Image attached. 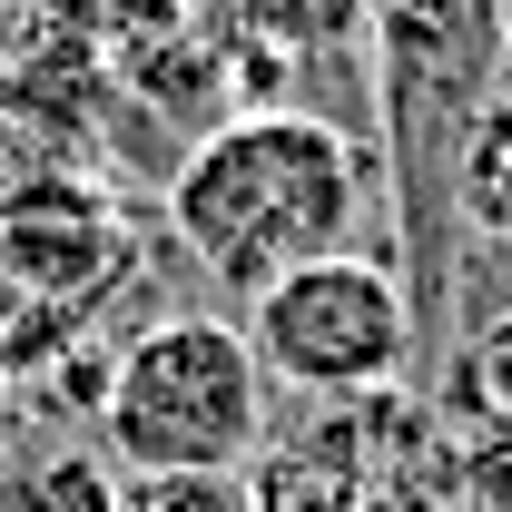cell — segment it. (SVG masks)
I'll use <instances>...</instances> for the list:
<instances>
[{
    "mask_svg": "<svg viewBox=\"0 0 512 512\" xmlns=\"http://www.w3.org/2000/svg\"><path fill=\"white\" fill-rule=\"evenodd\" d=\"M375 30V109L394 138V197H404V286L414 316H453V158L503 89V0H365Z\"/></svg>",
    "mask_w": 512,
    "mask_h": 512,
    "instance_id": "7a4b0ae2",
    "label": "cell"
},
{
    "mask_svg": "<svg viewBox=\"0 0 512 512\" xmlns=\"http://www.w3.org/2000/svg\"><path fill=\"white\" fill-rule=\"evenodd\" d=\"M375 188H384V168L345 119H325V109H247V119H217L178 158L168 227L217 286L266 296L306 256L345 247Z\"/></svg>",
    "mask_w": 512,
    "mask_h": 512,
    "instance_id": "6da1fadb",
    "label": "cell"
},
{
    "mask_svg": "<svg viewBox=\"0 0 512 512\" xmlns=\"http://www.w3.org/2000/svg\"><path fill=\"white\" fill-rule=\"evenodd\" d=\"M414 286L384 256H306L296 276H276L266 296H247V345L266 384L306 394V404H355V394H394L414 365Z\"/></svg>",
    "mask_w": 512,
    "mask_h": 512,
    "instance_id": "277c9868",
    "label": "cell"
},
{
    "mask_svg": "<svg viewBox=\"0 0 512 512\" xmlns=\"http://www.w3.org/2000/svg\"><path fill=\"white\" fill-rule=\"evenodd\" d=\"M463 503L473 512H512V434H483L463 453Z\"/></svg>",
    "mask_w": 512,
    "mask_h": 512,
    "instance_id": "4fadbf2b",
    "label": "cell"
},
{
    "mask_svg": "<svg viewBox=\"0 0 512 512\" xmlns=\"http://www.w3.org/2000/svg\"><path fill=\"white\" fill-rule=\"evenodd\" d=\"M10 414H20V404H10V375H0V444H10Z\"/></svg>",
    "mask_w": 512,
    "mask_h": 512,
    "instance_id": "5bb4252c",
    "label": "cell"
},
{
    "mask_svg": "<svg viewBox=\"0 0 512 512\" xmlns=\"http://www.w3.org/2000/svg\"><path fill=\"white\" fill-rule=\"evenodd\" d=\"M463 404L493 434H512V306H493V316L463 335Z\"/></svg>",
    "mask_w": 512,
    "mask_h": 512,
    "instance_id": "7c38bea8",
    "label": "cell"
},
{
    "mask_svg": "<svg viewBox=\"0 0 512 512\" xmlns=\"http://www.w3.org/2000/svg\"><path fill=\"white\" fill-rule=\"evenodd\" d=\"M256 512H365L375 493V394L316 404L296 434H266L247 463Z\"/></svg>",
    "mask_w": 512,
    "mask_h": 512,
    "instance_id": "8992f818",
    "label": "cell"
},
{
    "mask_svg": "<svg viewBox=\"0 0 512 512\" xmlns=\"http://www.w3.org/2000/svg\"><path fill=\"white\" fill-rule=\"evenodd\" d=\"M266 365L247 325L168 316L109 355L99 444L119 473H247L266 444Z\"/></svg>",
    "mask_w": 512,
    "mask_h": 512,
    "instance_id": "3957f363",
    "label": "cell"
},
{
    "mask_svg": "<svg viewBox=\"0 0 512 512\" xmlns=\"http://www.w3.org/2000/svg\"><path fill=\"white\" fill-rule=\"evenodd\" d=\"M0 266L50 296L60 316H89L109 286L128 276V217L109 188L89 178H20L0 197Z\"/></svg>",
    "mask_w": 512,
    "mask_h": 512,
    "instance_id": "5b68a950",
    "label": "cell"
},
{
    "mask_svg": "<svg viewBox=\"0 0 512 512\" xmlns=\"http://www.w3.org/2000/svg\"><path fill=\"white\" fill-rule=\"evenodd\" d=\"M99 0H0V89H50L69 60H89Z\"/></svg>",
    "mask_w": 512,
    "mask_h": 512,
    "instance_id": "ba28073f",
    "label": "cell"
},
{
    "mask_svg": "<svg viewBox=\"0 0 512 512\" xmlns=\"http://www.w3.org/2000/svg\"><path fill=\"white\" fill-rule=\"evenodd\" d=\"M119 512H256L247 473H119Z\"/></svg>",
    "mask_w": 512,
    "mask_h": 512,
    "instance_id": "8fae6325",
    "label": "cell"
},
{
    "mask_svg": "<svg viewBox=\"0 0 512 512\" xmlns=\"http://www.w3.org/2000/svg\"><path fill=\"white\" fill-rule=\"evenodd\" d=\"M69 335H79V316H60L50 296H30V286H20V276L0 266V375L20 384L30 365H50Z\"/></svg>",
    "mask_w": 512,
    "mask_h": 512,
    "instance_id": "30bf717a",
    "label": "cell"
},
{
    "mask_svg": "<svg viewBox=\"0 0 512 512\" xmlns=\"http://www.w3.org/2000/svg\"><path fill=\"white\" fill-rule=\"evenodd\" d=\"M0 512H119L109 444H0Z\"/></svg>",
    "mask_w": 512,
    "mask_h": 512,
    "instance_id": "52a82bcc",
    "label": "cell"
},
{
    "mask_svg": "<svg viewBox=\"0 0 512 512\" xmlns=\"http://www.w3.org/2000/svg\"><path fill=\"white\" fill-rule=\"evenodd\" d=\"M453 227L512 247V99H493L463 138V158H453Z\"/></svg>",
    "mask_w": 512,
    "mask_h": 512,
    "instance_id": "9c48e42d",
    "label": "cell"
}]
</instances>
